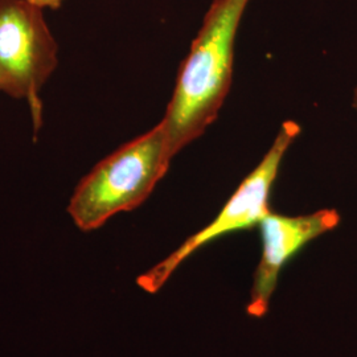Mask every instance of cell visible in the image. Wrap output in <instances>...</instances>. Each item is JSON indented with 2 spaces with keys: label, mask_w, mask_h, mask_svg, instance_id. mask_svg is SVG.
I'll return each mask as SVG.
<instances>
[{
  "label": "cell",
  "mask_w": 357,
  "mask_h": 357,
  "mask_svg": "<svg viewBox=\"0 0 357 357\" xmlns=\"http://www.w3.org/2000/svg\"><path fill=\"white\" fill-rule=\"evenodd\" d=\"M174 155L160 121L106 156L79 181L68 212L84 231L98 229L121 212L135 209L166 175Z\"/></svg>",
  "instance_id": "2"
},
{
  "label": "cell",
  "mask_w": 357,
  "mask_h": 357,
  "mask_svg": "<svg viewBox=\"0 0 357 357\" xmlns=\"http://www.w3.org/2000/svg\"><path fill=\"white\" fill-rule=\"evenodd\" d=\"M352 107L357 112V85L354 93H352Z\"/></svg>",
  "instance_id": "6"
},
{
  "label": "cell",
  "mask_w": 357,
  "mask_h": 357,
  "mask_svg": "<svg viewBox=\"0 0 357 357\" xmlns=\"http://www.w3.org/2000/svg\"><path fill=\"white\" fill-rule=\"evenodd\" d=\"M340 221V213L332 208L301 216H284L270 211L262 218L258 225L262 253L246 307L249 317L262 318L268 312L282 268L306 245L336 229Z\"/></svg>",
  "instance_id": "5"
},
{
  "label": "cell",
  "mask_w": 357,
  "mask_h": 357,
  "mask_svg": "<svg viewBox=\"0 0 357 357\" xmlns=\"http://www.w3.org/2000/svg\"><path fill=\"white\" fill-rule=\"evenodd\" d=\"M250 0H212L162 119L175 156L216 121L231 84L234 44Z\"/></svg>",
  "instance_id": "1"
},
{
  "label": "cell",
  "mask_w": 357,
  "mask_h": 357,
  "mask_svg": "<svg viewBox=\"0 0 357 357\" xmlns=\"http://www.w3.org/2000/svg\"><path fill=\"white\" fill-rule=\"evenodd\" d=\"M301 134V128L293 121L283 122L275 139L258 166L243 178L236 192L217 216L197 233L192 234L181 246L138 278V284L144 291H159L175 270L199 249L217 238L258 227L270 212V195L278 178L282 160L293 142Z\"/></svg>",
  "instance_id": "3"
},
{
  "label": "cell",
  "mask_w": 357,
  "mask_h": 357,
  "mask_svg": "<svg viewBox=\"0 0 357 357\" xmlns=\"http://www.w3.org/2000/svg\"><path fill=\"white\" fill-rule=\"evenodd\" d=\"M57 53L40 1L0 0V93L36 102Z\"/></svg>",
  "instance_id": "4"
}]
</instances>
